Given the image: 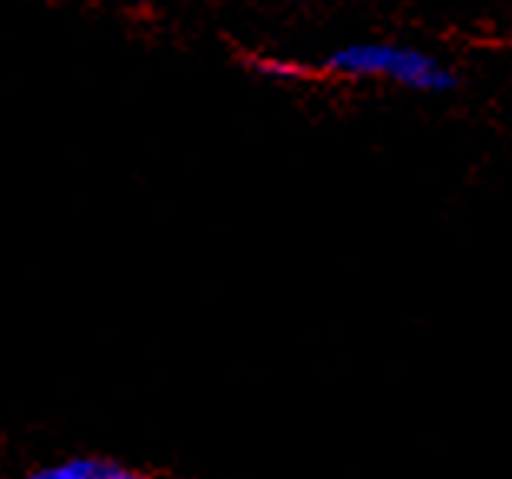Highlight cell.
<instances>
[{
	"instance_id": "obj_2",
	"label": "cell",
	"mask_w": 512,
	"mask_h": 479,
	"mask_svg": "<svg viewBox=\"0 0 512 479\" xmlns=\"http://www.w3.org/2000/svg\"><path fill=\"white\" fill-rule=\"evenodd\" d=\"M24 479H146V476L119 460H106V456H70V460L40 466V470L27 473Z\"/></svg>"
},
{
	"instance_id": "obj_1",
	"label": "cell",
	"mask_w": 512,
	"mask_h": 479,
	"mask_svg": "<svg viewBox=\"0 0 512 479\" xmlns=\"http://www.w3.org/2000/svg\"><path fill=\"white\" fill-rule=\"evenodd\" d=\"M337 76H364V80H394L410 90H450L453 76L437 60L420 50L390 47V43H354L328 60Z\"/></svg>"
},
{
	"instance_id": "obj_3",
	"label": "cell",
	"mask_w": 512,
	"mask_h": 479,
	"mask_svg": "<svg viewBox=\"0 0 512 479\" xmlns=\"http://www.w3.org/2000/svg\"><path fill=\"white\" fill-rule=\"evenodd\" d=\"M255 70L265 73V76H278V80H288V76H301L304 67L298 63H288V60H255Z\"/></svg>"
}]
</instances>
